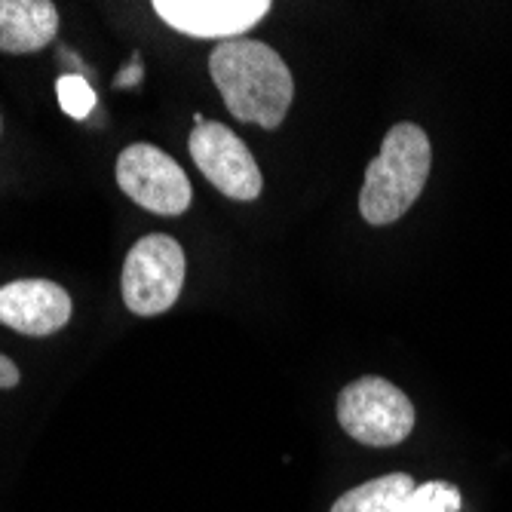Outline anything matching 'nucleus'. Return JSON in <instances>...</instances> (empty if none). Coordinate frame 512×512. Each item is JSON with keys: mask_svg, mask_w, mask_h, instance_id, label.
<instances>
[{"mask_svg": "<svg viewBox=\"0 0 512 512\" xmlns=\"http://www.w3.org/2000/svg\"><path fill=\"white\" fill-rule=\"evenodd\" d=\"M117 181L129 200L154 215H181L194 200L184 169L169 154L145 142L129 145L117 157Z\"/></svg>", "mask_w": 512, "mask_h": 512, "instance_id": "5", "label": "nucleus"}, {"mask_svg": "<svg viewBox=\"0 0 512 512\" xmlns=\"http://www.w3.org/2000/svg\"><path fill=\"white\" fill-rule=\"evenodd\" d=\"M338 421L368 448H393L414 430V402L390 381L365 375L341 390Z\"/></svg>", "mask_w": 512, "mask_h": 512, "instance_id": "3", "label": "nucleus"}, {"mask_svg": "<svg viewBox=\"0 0 512 512\" xmlns=\"http://www.w3.org/2000/svg\"><path fill=\"white\" fill-rule=\"evenodd\" d=\"M154 13L188 37L227 43L255 28L270 13V0H154Z\"/></svg>", "mask_w": 512, "mask_h": 512, "instance_id": "7", "label": "nucleus"}, {"mask_svg": "<svg viewBox=\"0 0 512 512\" xmlns=\"http://www.w3.org/2000/svg\"><path fill=\"white\" fill-rule=\"evenodd\" d=\"M188 148H191L197 169L224 197L249 203L261 194V188H264L261 169L237 132L206 120L203 126H194Z\"/></svg>", "mask_w": 512, "mask_h": 512, "instance_id": "6", "label": "nucleus"}, {"mask_svg": "<svg viewBox=\"0 0 512 512\" xmlns=\"http://www.w3.org/2000/svg\"><path fill=\"white\" fill-rule=\"evenodd\" d=\"M19 368H16V362L13 359H7V356H0V390H10V387H16L19 384Z\"/></svg>", "mask_w": 512, "mask_h": 512, "instance_id": "13", "label": "nucleus"}, {"mask_svg": "<svg viewBox=\"0 0 512 512\" xmlns=\"http://www.w3.org/2000/svg\"><path fill=\"white\" fill-rule=\"evenodd\" d=\"M414 491V479L405 473H390L371 479L347 494H341L332 512H399L408 494Z\"/></svg>", "mask_w": 512, "mask_h": 512, "instance_id": "10", "label": "nucleus"}, {"mask_svg": "<svg viewBox=\"0 0 512 512\" xmlns=\"http://www.w3.org/2000/svg\"><path fill=\"white\" fill-rule=\"evenodd\" d=\"M184 249L166 234L142 237L123 264V301L138 316L166 313L184 286Z\"/></svg>", "mask_w": 512, "mask_h": 512, "instance_id": "4", "label": "nucleus"}, {"mask_svg": "<svg viewBox=\"0 0 512 512\" xmlns=\"http://www.w3.org/2000/svg\"><path fill=\"white\" fill-rule=\"evenodd\" d=\"M142 74H145L142 62H138V56H132V65L117 74V86H135L138 80H142Z\"/></svg>", "mask_w": 512, "mask_h": 512, "instance_id": "14", "label": "nucleus"}, {"mask_svg": "<svg viewBox=\"0 0 512 512\" xmlns=\"http://www.w3.org/2000/svg\"><path fill=\"white\" fill-rule=\"evenodd\" d=\"M56 92H59V105H62V111H65L68 117H74V120L89 117L92 108H96V102H99V99H96V89H92V86L86 83L83 74H65V77H59Z\"/></svg>", "mask_w": 512, "mask_h": 512, "instance_id": "12", "label": "nucleus"}, {"mask_svg": "<svg viewBox=\"0 0 512 512\" xmlns=\"http://www.w3.org/2000/svg\"><path fill=\"white\" fill-rule=\"evenodd\" d=\"M209 74L227 111L240 123L276 129L286 120L295 99V80L273 46L249 37L218 43L209 56Z\"/></svg>", "mask_w": 512, "mask_h": 512, "instance_id": "1", "label": "nucleus"}, {"mask_svg": "<svg viewBox=\"0 0 512 512\" xmlns=\"http://www.w3.org/2000/svg\"><path fill=\"white\" fill-rule=\"evenodd\" d=\"M433 148L421 126L396 123L387 135L381 154L365 169L359 191V212L368 224L384 227L402 218L421 197L430 178Z\"/></svg>", "mask_w": 512, "mask_h": 512, "instance_id": "2", "label": "nucleus"}, {"mask_svg": "<svg viewBox=\"0 0 512 512\" xmlns=\"http://www.w3.org/2000/svg\"><path fill=\"white\" fill-rule=\"evenodd\" d=\"M71 313V295L50 279H16L0 289V322L19 335H56L71 322Z\"/></svg>", "mask_w": 512, "mask_h": 512, "instance_id": "8", "label": "nucleus"}, {"mask_svg": "<svg viewBox=\"0 0 512 512\" xmlns=\"http://www.w3.org/2000/svg\"><path fill=\"white\" fill-rule=\"evenodd\" d=\"M463 494L451 482H424L417 485L399 512H460Z\"/></svg>", "mask_w": 512, "mask_h": 512, "instance_id": "11", "label": "nucleus"}, {"mask_svg": "<svg viewBox=\"0 0 512 512\" xmlns=\"http://www.w3.org/2000/svg\"><path fill=\"white\" fill-rule=\"evenodd\" d=\"M56 31L59 10L50 0H0V53H37Z\"/></svg>", "mask_w": 512, "mask_h": 512, "instance_id": "9", "label": "nucleus"}]
</instances>
